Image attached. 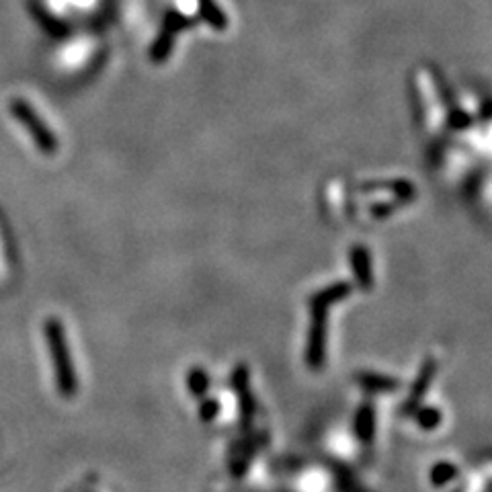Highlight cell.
<instances>
[{
  "mask_svg": "<svg viewBox=\"0 0 492 492\" xmlns=\"http://www.w3.org/2000/svg\"><path fill=\"white\" fill-rule=\"evenodd\" d=\"M15 113H19V117H21L23 119V122L25 123H28L29 125V128L33 130L31 131V134H36V139H37V142H39V146H42V148L44 150H54V139H52V136L48 134V131H45L44 128H42V125H39V122H37V119L36 117H33L31 115V113H29V109L28 107H25V105L23 103H17L15 105Z\"/></svg>",
  "mask_w": 492,
  "mask_h": 492,
  "instance_id": "1",
  "label": "cell"
}]
</instances>
